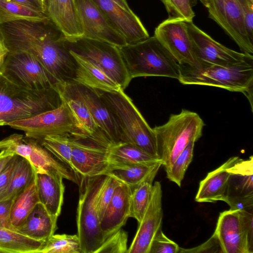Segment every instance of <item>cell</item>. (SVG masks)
Here are the masks:
<instances>
[{
    "label": "cell",
    "mask_w": 253,
    "mask_h": 253,
    "mask_svg": "<svg viewBox=\"0 0 253 253\" xmlns=\"http://www.w3.org/2000/svg\"><path fill=\"white\" fill-rule=\"evenodd\" d=\"M40 253H82L80 239L78 235L53 234Z\"/></svg>",
    "instance_id": "cell-36"
},
{
    "label": "cell",
    "mask_w": 253,
    "mask_h": 253,
    "mask_svg": "<svg viewBox=\"0 0 253 253\" xmlns=\"http://www.w3.org/2000/svg\"><path fill=\"white\" fill-rule=\"evenodd\" d=\"M248 36L253 42V0H238Z\"/></svg>",
    "instance_id": "cell-43"
},
{
    "label": "cell",
    "mask_w": 253,
    "mask_h": 253,
    "mask_svg": "<svg viewBox=\"0 0 253 253\" xmlns=\"http://www.w3.org/2000/svg\"><path fill=\"white\" fill-rule=\"evenodd\" d=\"M83 37L103 41L118 47L127 44L92 0H75Z\"/></svg>",
    "instance_id": "cell-17"
},
{
    "label": "cell",
    "mask_w": 253,
    "mask_h": 253,
    "mask_svg": "<svg viewBox=\"0 0 253 253\" xmlns=\"http://www.w3.org/2000/svg\"><path fill=\"white\" fill-rule=\"evenodd\" d=\"M195 140H192L178 155L169 169L166 170L167 178L180 186L188 167L193 157Z\"/></svg>",
    "instance_id": "cell-38"
},
{
    "label": "cell",
    "mask_w": 253,
    "mask_h": 253,
    "mask_svg": "<svg viewBox=\"0 0 253 253\" xmlns=\"http://www.w3.org/2000/svg\"><path fill=\"white\" fill-rule=\"evenodd\" d=\"M63 176L53 170L35 172L39 201L51 215L58 217L63 203L65 186Z\"/></svg>",
    "instance_id": "cell-23"
},
{
    "label": "cell",
    "mask_w": 253,
    "mask_h": 253,
    "mask_svg": "<svg viewBox=\"0 0 253 253\" xmlns=\"http://www.w3.org/2000/svg\"><path fill=\"white\" fill-rule=\"evenodd\" d=\"M0 150H6L26 159L35 172L53 170L79 184L80 178L67 166L56 158L37 140L14 133L0 140Z\"/></svg>",
    "instance_id": "cell-11"
},
{
    "label": "cell",
    "mask_w": 253,
    "mask_h": 253,
    "mask_svg": "<svg viewBox=\"0 0 253 253\" xmlns=\"http://www.w3.org/2000/svg\"><path fill=\"white\" fill-rule=\"evenodd\" d=\"M162 190L160 182L153 185L150 201L127 253H149L152 242L162 227Z\"/></svg>",
    "instance_id": "cell-19"
},
{
    "label": "cell",
    "mask_w": 253,
    "mask_h": 253,
    "mask_svg": "<svg viewBox=\"0 0 253 253\" xmlns=\"http://www.w3.org/2000/svg\"><path fill=\"white\" fill-rule=\"evenodd\" d=\"M69 51L86 59L103 71L124 90L130 78L119 48L110 43L84 37L65 38Z\"/></svg>",
    "instance_id": "cell-8"
},
{
    "label": "cell",
    "mask_w": 253,
    "mask_h": 253,
    "mask_svg": "<svg viewBox=\"0 0 253 253\" xmlns=\"http://www.w3.org/2000/svg\"><path fill=\"white\" fill-rule=\"evenodd\" d=\"M45 13L65 39L83 37L75 0H45Z\"/></svg>",
    "instance_id": "cell-22"
},
{
    "label": "cell",
    "mask_w": 253,
    "mask_h": 253,
    "mask_svg": "<svg viewBox=\"0 0 253 253\" xmlns=\"http://www.w3.org/2000/svg\"><path fill=\"white\" fill-rule=\"evenodd\" d=\"M9 52V49H8L5 43L3 36L0 32V73L1 72V69L4 59Z\"/></svg>",
    "instance_id": "cell-48"
},
{
    "label": "cell",
    "mask_w": 253,
    "mask_h": 253,
    "mask_svg": "<svg viewBox=\"0 0 253 253\" xmlns=\"http://www.w3.org/2000/svg\"><path fill=\"white\" fill-rule=\"evenodd\" d=\"M7 126L23 131L26 136L38 141L48 135L84 134L64 101L56 109L33 117L14 121Z\"/></svg>",
    "instance_id": "cell-10"
},
{
    "label": "cell",
    "mask_w": 253,
    "mask_h": 253,
    "mask_svg": "<svg viewBox=\"0 0 253 253\" xmlns=\"http://www.w3.org/2000/svg\"><path fill=\"white\" fill-rule=\"evenodd\" d=\"M154 36L179 65H198L185 20L169 17L156 28Z\"/></svg>",
    "instance_id": "cell-16"
},
{
    "label": "cell",
    "mask_w": 253,
    "mask_h": 253,
    "mask_svg": "<svg viewBox=\"0 0 253 253\" xmlns=\"http://www.w3.org/2000/svg\"><path fill=\"white\" fill-rule=\"evenodd\" d=\"M29 7L35 10L43 12L42 7L37 0H7Z\"/></svg>",
    "instance_id": "cell-47"
},
{
    "label": "cell",
    "mask_w": 253,
    "mask_h": 253,
    "mask_svg": "<svg viewBox=\"0 0 253 253\" xmlns=\"http://www.w3.org/2000/svg\"><path fill=\"white\" fill-rule=\"evenodd\" d=\"M14 153L6 150L0 152V171Z\"/></svg>",
    "instance_id": "cell-49"
},
{
    "label": "cell",
    "mask_w": 253,
    "mask_h": 253,
    "mask_svg": "<svg viewBox=\"0 0 253 253\" xmlns=\"http://www.w3.org/2000/svg\"><path fill=\"white\" fill-rule=\"evenodd\" d=\"M239 158L232 157L219 168L209 172L200 183L195 201L199 203L225 202L228 195L230 176L227 169Z\"/></svg>",
    "instance_id": "cell-25"
},
{
    "label": "cell",
    "mask_w": 253,
    "mask_h": 253,
    "mask_svg": "<svg viewBox=\"0 0 253 253\" xmlns=\"http://www.w3.org/2000/svg\"><path fill=\"white\" fill-rule=\"evenodd\" d=\"M69 51L76 66L72 82L103 91L115 92L123 90L118 83L93 63Z\"/></svg>",
    "instance_id": "cell-26"
},
{
    "label": "cell",
    "mask_w": 253,
    "mask_h": 253,
    "mask_svg": "<svg viewBox=\"0 0 253 253\" xmlns=\"http://www.w3.org/2000/svg\"><path fill=\"white\" fill-rule=\"evenodd\" d=\"M120 6L128 11H132V10L128 6L126 0H111Z\"/></svg>",
    "instance_id": "cell-50"
},
{
    "label": "cell",
    "mask_w": 253,
    "mask_h": 253,
    "mask_svg": "<svg viewBox=\"0 0 253 253\" xmlns=\"http://www.w3.org/2000/svg\"><path fill=\"white\" fill-rule=\"evenodd\" d=\"M16 154H13L0 171V196L7 189L14 165Z\"/></svg>",
    "instance_id": "cell-46"
},
{
    "label": "cell",
    "mask_w": 253,
    "mask_h": 253,
    "mask_svg": "<svg viewBox=\"0 0 253 253\" xmlns=\"http://www.w3.org/2000/svg\"><path fill=\"white\" fill-rule=\"evenodd\" d=\"M223 253H253V211L220 213L213 234Z\"/></svg>",
    "instance_id": "cell-9"
},
{
    "label": "cell",
    "mask_w": 253,
    "mask_h": 253,
    "mask_svg": "<svg viewBox=\"0 0 253 253\" xmlns=\"http://www.w3.org/2000/svg\"><path fill=\"white\" fill-rule=\"evenodd\" d=\"M0 74L18 85L33 89L55 87L56 84L39 60L25 51H9Z\"/></svg>",
    "instance_id": "cell-13"
},
{
    "label": "cell",
    "mask_w": 253,
    "mask_h": 253,
    "mask_svg": "<svg viewBox=\"0 0 253 253\" xmlns=\"http://www.w3.org/2000/svg\"><path fill=\"white\" fill-rule=\"evenodd\" d=\"M180 248L163 233L162 227L155 235L151 245L149 253H178Z\"/></svg>",
    "instance_id": "cell-42"
},
{
    "label": "cell",
    "mask_w": 253,
    "mask_h": 253,
    "mask_svg": "<svg viewBox=\"0 0 253 253\" xmlns=\"http://www.w3.org/2000/svg\"><path fill=\"white\" fill-rule=\"evenodd\" d=\"M132 189L121 182L100 220L99 226L104 241L126 223L130 214Z\"/></svg>",
    "instance_id": "cell-21"
},
{
    "label": "cell",
    "mask_w": 253,
    "mask_h": 253,
    "mask_svg": "<svg viewBox=\"0 0 253 253\" xmlns=\"http://www.w3.org/2000/svg\"><path fill=\"white\" fill-rule=\"evenodd\" d=\"M230 173L228 196H253V158L240 159L227 169Z\"/></svg>",
    "instance_id": "cell-29"
},
{
    "label": "cell",
    "mask_w": 253,
    "mask_h": 253,
    "mask_svg": "<svg viewBox=\"0 0 253 253\" xmlns=\"http://www.w3.org/2000/svg\"><path fill=\"white\" fill-rule=\"evenodd\" d=\"M120 183L121 182L115 178L109 175L106 176L97 200L99 220L111 200L116 188Z\"/></svg>",
    "instance_id": "cell-41"
},
{
    "label": "cell",
    "mask_w": 253,
    "mask_h": 253,
    "mask_svg": "<svg viewBox=\"0 0 253 253\" xmlns=\"http://www.w3.org/2000/svg\"><path fill=\"white\" fill-rule=\"evenodd\" d=\"M205 124L196 113L182 109L172 114L164 125L153 128L158 156L165 170L192 140L197 141L202 135Z\"/></svg>",
    "instance_id": "cell-6"
},
{
    "label": "cell",
    "mask_w": 253,
    "mask_h": 253,
    "mask_svg": "<svg viewBox=\"0 0 253 253\" xmlns=\"http://www.w3.org/2000/svg\"><path fill=\"white\" fill-rule=\"evenodd\" d=\"M72 169L79 176L106 175L109 162V147L83 134L70 135Z\"/></svg>",
    "instance_id": "cell-14"
},
{
    "label": "cell",
    "mask_w": 253,
    "mask_h": 253,
    "mask_svg": "<svg viewBox=\"0 0 253 253\" xmlns=\"http://www.w3.org/2000/svg\"><path fill=\"white\" fill-rule=\"evenodd\" d=\"M127 44L134 43L149 37L139 17L111 0H92Z\"/></svg>",
    "instance_id": "cell-20"
},
{
    "label": "cell",
    "mask_w": 253,
    "mask_h": 253,
    "mask_svg": "<svg viewBox=\"0 0 253 253\" xmlns=\"http://www.w3.org/2000/svg\"><path fill=\"white\" fill-rule=\"evenodd\" d=\"M202 4H203L207 8L208 7L209 4L208 0H199Z\"/></svg>",
    "instance_id": "cell-52"
},
{
    "label": "cell",
    "mask_w": 253,
    "mask_h": 253,
    "mask_svg": "<svg viewBox=\"0 0 253 253\" xmlns=\"http://www.w3.org/2000/svg\"><path fill=\"white\" fill-rule=\"evenodd\" d=\"M109 162L108 171L114 167L133 164L163 163L161 160L127 142H119L109 147Z\"/></svg>",
    "instance_id": "cell-30"
},
{
    "label": "cell",
    "mask_w": 253,
    "mask_h": 253,
    "mask_svg": "<svg viewBox=\"0 0 253 253\" xmlns=\"http://www.w3.org/2000/svg\"><path fill=\"white\" fill-rule=\"evenodd\" d=\"M16 20L47 22L46 14L7 0H0V24Z\"/></svg>",
    "instance_id": "cell-34"
},
{
    "label": "cell",
    "mask_w": 253,
    "mask_h": 253,
    "mask_svg": "<svg viewBox=\"0 0 253 253\" xmlns=\"http://www.w3.org/2000/svg\"><path fill=\"white\" fill-rule=\"evenodd\" d=\"M152 188V182H145L132 191L130 217L134 218L138 223L141 221L149 204Z\"/></svg>",
    "instance_id": "cell-37"
},
{
    "label": "cell",
    "mask_w": 253,
    "mask_h": 253,
    "mask_svg": "<svg viewBox=\"0 0 253 253\" xmlns=\"http://www.w3.org/2000/svg\"><path fill=\"white\" fill-rule=\"evenodd\" d=\"M60 84L84 102L98 126L113 144L122 142V133L117 120L96 90L73 82Z\"/></svg>",
    "instance_id": "cell-18"
},
{
    "label": "cell",
    "mask_w": 253,
    "mask_h": 253,
    "mask_svg": "<svg viewBox=\"0 0 253 253\" xmlns=\"http://www.w3.org/2000/svg\"><path fill=\"white\" fill-rule=\"evenodd\" d=\"M119 48L131 79L149 76L178 79L179 64L154 36Z\"/></svg>",
    "instance_id": "cell-4"
},
{
    "label": "cell",
    "mask_w": 253,
    "mask_h": 253,
    "mask_svg": "<svg viewBox=\"0 0 253 253\" xmlns=\"http://www.w3.org/2000/svg\"><path fill=\"white\" fill-rule=\"evenodd\" d=\"M55 87L84 134L108 146L113 145L106 134L98 126L87 106L80 98L60 83L57 84Z\"/></svg>",
    "instance_id": "cell-24"
},
{
    "label": "cell",
    "mask_w": 253,
    "mask_h": 253,
    "mask_svg": "<svg viewBox=\"0 0 253 253\" xmlns=\"http://www.w3.org/2000/svg\"><path fill=\"white\" fill-rule=\"evenodd\" d=\"M197 66L219 65L230 66L253 63V56L230 49L215 41L196 26L193 21H186Z\"/></svg>",
    "instance_id": "cell-12"
},
{
    "label": "cell",
    "mask_w": 253,
    "mask_h": 253,
    "mask_svg": "<svg viewBox=\"0 0 253 253\" xmlns=\"http://www.w3.org/2000/svg\"><path fill=\"white\" fill-rule=\"evenodd\" d=\"M178 80L183 84L211 86L242 92L253 109V63L230 66L179 65Z\"/></svg>",
    "instance_id": "cell-5"
},
{
    "label": "cell",
    "mask_w": 253,
    "mask_h": 253,
    "mask_svg": "<svg viewBox=\"0 0 253 253\" xmlns=\"http://www.w3.org/2000/svg\"><path fill=\"white\" fill-rule=\"evenodd\" d=\"M44 243L17 231L0 227V253H40Z\"/></svg>",
    "instance_id": "cell-31"
},
{
    "label": "cell",
    "mask_w": 253,
    "mask_h": 253,
    "mask_svg": "<svg viewBox=\"0 0 253 253\" xmlns=\"http://www.w3.org/2000/svg\"><path fill=\"white\" fill-rule=\"evenodd\" d=\"M41 4L43 12L45 13V0H37Z\"/></svg>",
    "instance_id": "cell-51"
},
{
    "label": "cell",
    "mask_w": 253,
    "mask_h": 253,
    "mask_svg": "<svg viewBox=\"0 0 253 253\" xmlns=\"http://www.w3.org/2000/svg\"><path fill=\"white\" fill-rule=\"evenodd\" d=\"M169 18L182 19L185 21H193L195 14L193 7L197 0H161Z\"/></svg>",
    "instance_id": "cell-39"
},
{
    "label": "cell",
    "mask_w": 253,
    "mask_h": 253,
    "mask_svg": "<svg viewBox=\"0 0 253 253\" xmlns=\"http://www.w3.org/2000/svg\"><path fill=\"white\" fill-rule=\"evenodd\" d=\"M127 237L125 231L119 229L104 241L95 253H127Z\"/></svg>",
    "instance_id": "cell-40"
},
{
    "label": "cell",
    "mask_w": 253,
    "mask_h": 253,
    "mask_svg": "<svg viewBox=\"0 0 253 253\" xmlns=\"http://www.w3.org/2000/svg\"><path fill=\"white\" fill-rule=\"evenodd\" d=\"M35 171L31 163L16 154L10 181L6 190L0 196V201L14 199L32 182Z\"/></svg>",
    "instance_id": "cell-32"
},
{
    "label": "cell",
    "mask_w": 253,
    "mask_h": 253,
    "mask_svg": "<svg viewBox=\"0 0 253 253\" xmlns=\"http://www.w3.org/2000/svg\"><path fill=\"white\" fill-rule=\"evenodd\" d=\"M162 162L149 164H133L113 168L106 175L111 176L126 184L133 190L145 182H153Z\"/></svg>",
    "instance_id": "cell-28"
},
{
    "label": "cell",
    "mask_w": 253,
    "mask_h": 253,
    "mask_svg": "<svg viewBox=\"0 0 253 253\" xmlns=\"http://www.w3.org/2000/svg\"><path fill=\"white\" fill-rule=\"evenodd\" d=\"M39 202L35 176L29 185L14 199L10 219L12 225L17 231L22 227L28 215Z\"/></svg>",
    "instance_id": "cell-33"
},
{
    "label": "cell",
    "mask_w": 253,
    "mask_h": 253,
    "mask_svg": "<svg viewBox=\"0 0 253 253\" xmlns=\"http://www.w3.org/2000/svg\"><path fill=\"white\" fill-rule=\"evenodd\" d=\"M230 210L239 211H253V196H228L225 201Z\"/></svg>",
    "instance_id": "cell-44"
},
{
    "label": "cell",
    "mask_w": 253,
    "mask_h": 253,
    "mask_svg": "<svg viewBox=\"0 0 253 253\" xmlns=\"http://www.w3.org/2000/svg\"><path fill=\"white\" fill-rule=\"evenodd\" d=\"M57 218L50 214L39 202L17 231L34 240L45 242L56 231Z\"/></svg>",
    "instance_id": "cell-27"
},
{
    "label": "cell",
    "mask_w": 253,
    "mask_h": 253,
    "mask_svg": "<svg viewBox=\"0 0 253 253\" xmlns=\"http://www.w3.org/2000/svg\"><path fill=\"white\" fill-rule=\"evenodd\" d=\"M70 135H48L39 142L56 158L73 170L72 148Z\"/></svg>",
    "instance_id": "cell-35"
},
{
    "label": "cell",
    "mask_w": 253,
    "mask_h": 253,
    "mask_svg": "<svg viewBox=\"0 0 253 253\" xmlns=\"http://www.w3.org/2000/svg\"><path fill=\"white\" fill-rule=\"evenodd\" d=\"M62 102L55 87H26L0 73V126L56 109Z\"/></svg>",
    "instance_id": "cell-2"
},
{
    "label": "cell",
    "mask_w": 253,
    "mask_h": 253,
    "mask_svg": "<svg viewBox=\"0 0 253 253\" xmlns=\"http://www.w3.org/2000/svg\"><path fill=\"white\" fill-rule=\"evenodd\" d=\"M96 91L117 120L122 133V142L133 144L160 159L153 128L124 90Z\"/></svg>",
    "instance_id": "cell-3"
},
{
    "label": "cell",
    "mask_w": 253,
    "mask_h": 253,
    "mask_svg": "<svg viewBox=\"0 0 253 253\" xmlns=\"http://www.w3.org/2000/svg\"><path fill=\"white\" fill-rule=\"evenodd\" d=\"M0 32L9 51L32 54L56 84L73 81L75 60L65 44L64 37L50 21H11L0 24Z\"/></svg>",
    "instance_id": "cell-1"
},
{
    "label": "cell",
    "mask_w": 253,
    "mask_h": 253,
    "mask_svg": "<svg viewBox=\"0 0 253 253\" xmlns=\"http://www.w3.org/2000/svg\"><path fill=\"white\" fill-rule=\"evenodd\" d=\"M106 176H79L77 225L82 253H95L104 241L99 226L97 200Z\"/></svg>",
    "instance_id": "cell-7"
},
{
    "label": "cell",
    "mask_w": 253,
    "mask_h": 253,
    "mask_svg": "<svg viewBox=\"0 0 253 253\" xmlns=\"http://www.w3.org/2000/svg\"><path fill=\"white\" fill-rule=\"evenodd\" d=\"M14 199L0 201V227L17 231L12 225L10 219L11 209Z\"/></svg>",
    "instance_id": "cell-45"
},
{
    "label": "cell",
    "mask_w": 253,
    "mask_h": 253,
    "mask_svg": "<svg viewBox=\"0 0 253 253\" xmlns=\"http://www.w3.org/2000/svg\"><path fill=\"white\" fill-rule=\"evenodd\" d=\"M209 17L238 45L242 52L253 53V42L245 28L238 0H208Z\"/></svg>",
    "instance_id": "cell-15"
}]
</instances>
